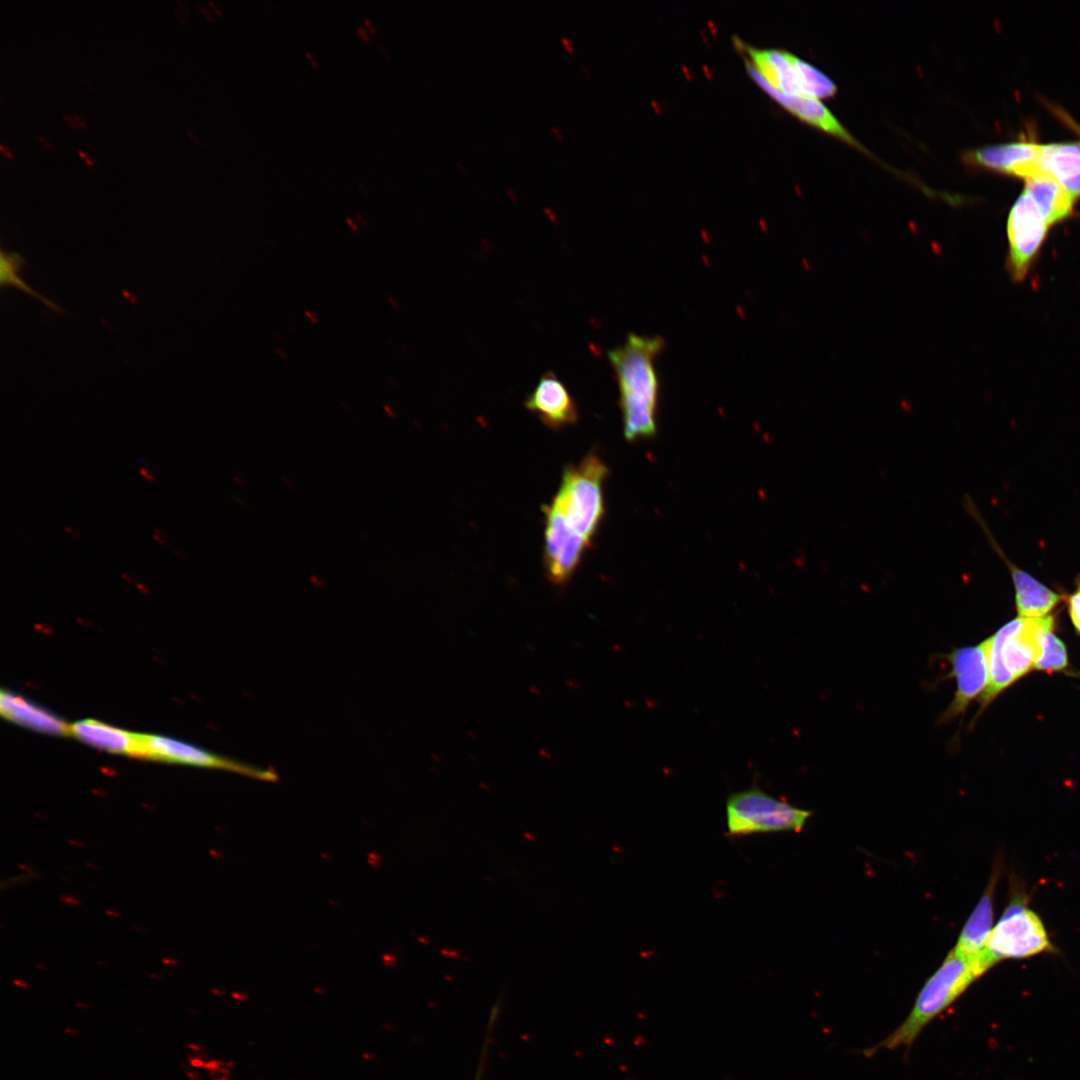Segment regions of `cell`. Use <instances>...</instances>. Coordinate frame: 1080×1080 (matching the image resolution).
Listing matches in <instances>:
<instances>
[{
    "label": "cell",
    "mask_w": 1080,
    "mask_h": 1080,
    "mask_svg": "<svg viewBox=\"0 0 1080 1080\" xmlns=\"http://www.w3.org/2000/svg\"><path fill=\"white\" fill-rule=\"evenodd\" d=\"M663 347L664 340L659 336L630 334L624 344L608 352L619 388L624 436L628 441L649 438L656 433L659 383L655 359Z\"/></svg>",
    "instance_id": "cell-1"
},
{
    "label": "cell",
    "mask_w": 1080,
    "mask_h": 1080,
    "mask_svg": "<svg viewBox=\"0 0 1080 1080\" xmlns=\"http://www.w3.org/2000/svg\"><path fill=\"white\" fill-rule=\"evenodd\" d=\"M608 472L592 451L578 464L565 465L556 494L542 506L544 525L590 548L605 515L603 485Z\"/></svg>",
    "instance_id": "cell-2"
},
{
    "label": "cell",
    "mask_w": 1080,
    "mask_h": 1080,
    "mask_svg": "<svg viewBox=\"0 0 1080 1080\" xmlns=\"http://www.w3.org/2000/svg\"><path fill=\"white\" fill-rule=\"evenodd\" d=\"M986 972L979 953L963 956L951 950L922 986L904 1021L881 1042L869 1048V1054L881 1049L909 1048L932 1020L949 1008Z\"/></svg>",
    "instance_id": "cell-3"
},
{
    "label": "cell",
    "mask_w": 1080,
    "mask_h": 1080,
    "mask_svg": "<svg viewBox=\"0 0 1080 1080\" xmlns=\"http://www.w3.org/2000/svg\"><path fill=\"white\" fill-rule=\"evenodd\" d=\"M1055 622L1053 615L1042 618L1018 617L985 639L989 681L980 696L983 711L1006 688L1034 670L1042 630Z\"/></svg>",
    "instance_id": "cell-4"
},
{
    "label": "cell",
    "mask_w": 1080,
    "mask_h": 1080,
    "mask_svg": "<svg viewBox=\"0 0 1080 1080\" xmlns=\"http://www.w3.org/2000/svg\"><path fill=\"white\" fill-rule=\"evenodd\" d=\"M729 836L799 832L812 812L775 798L757 786L731 793L726 800Z\"/></svg>",
    "instance_id": "cell-5"
},
{
    "label": "cell",
    "mask_w": 1080,
    "mask_h": 1080,
    "mask_svg": "<svg viewBox=\"0 0 1080 1080\" xmlns=\"http://www.w3.org/2000/svg\"><path fill=\"white\" fill-rule=\"evenodd\" d=\"M1024 894L1011 897L993 927L982 955L990 968L1001 960L1023 959L1054 950L1040 917L1028 909Z\"/></svg>",
    "instance_id": "cell-6"
},
{
    "label": "cell",
    "mask_w": 1080,
    "mask_h": 1080,
    "mask_svg": "<svg viewBox=\"0 0 1080 1080\" xmlns=\"http://www.w3.org/2000/svg\"><path fill=\"white\" fill-rule=\"evenodd\" d=\"M751 64L774 88L786 94L826 98L837 91L835 83L812 64L780 49L749 48Z\"/></svg>",
    "instance_id": "cell-7"
},
{
    "label": "cell",
    "mask_w": 1080,
    "mask_h": 1080,
    "mask_svg": "<svg viewBox=\"0 0 1080 1080\" xmlns=\"http://www.w3.org/2000/svg\"><path fill=\"white\" fill-rule=\"evenodd\" d=\"M1050 226L1034 200L1023 191L1007 221L1008 268L1014 280L1025 278Z\"/></svg>",
    "instance_id": "cell-8"
},
{
    "label": "cell",
    "mask_w": 1080,
    "mask_h": 1080,
    "mask_svg": "<svg viewBox=\"0 0 1080 1080\" xmlns=\"http://www.w3.org/2000/svg\"><path fill=\"white\" fill-rule=\"evenodd\" d=\"M137 757L205 768L224 769L261 780L273 781L277 779V775L271 770L258 768L212 753L193 744L161 735L140 734Z\"/></svg>",
    "instance_id": "cell-9"
},
{
    "label": "cell",
    "mask_w": 1080,
    "mask_h": 1080,
    "mask_svg": "<svg viewBox=\"0 0 1080 1080\" xmlns=\"http://www.w3.org/2000/svg\"><path fill=\"white\" fill-rule=\"evenodd\" d=\"M951 666L947 677L955 678L956 692L939 722L947 723L963 715L969 704L988 686L989 668L986 640L975 646L956 648L945 655Z\"/></svg>",
    "instance_id": "cell-10"
},
{
    "label": "cell",
    "mask_w": 1080,
    "mask_h": 1080,
    "mask_svg": "<svg viewBox=\"0 0 1080 1080\" xmlns=\"http://www.w3.org/2000/svg\"><path fill=\"white\" fill-rule=\"evenodd\" d=\"M524 406L553 431H561L575 425L580 416L575 399L552 371L541 376L535 388L526 397Z\"/></svg>",
    "instance_id": "cell-11"
},
{
    "label": "cell",
    "mask_w": 1080,
    "mask_h": 1080,
    "mask_svg": "<svg viewBox=\"0 0 1080 1080\" xmlns=\"http://www.w3.org/2000/svg\"><path fill=\"white\" fill-rule=\"evenodd\" d=\"M972 517L979 523L988 537L990 545L1008 567L1015 590L1018 617L1042 618L1048 616L1064 600V596L1049 589L1031 574L1013 564L991 536L988 526L983 521L979 511L974 512Z\"/></svg>",
    "instance_id": "cell-12"
},
{
    "label": "cell",
    "mask_w": 1080,
    "mask_h": 1080,
    "mask_svg": "<svg viewBox=\"0 0 1080 1080\" xmlns=\"http://www.w3.org/2000/svg\"><path fill=\"white\" fill-rule=\"evenodd\" d=\"M1041 144L1015 142L982 147L966 154L975 165L1025 179L1040 174Z\"/></svg>",
    "instance_id": "cell-13"
},
{
    "label": "cell",
    "mask_w": 1080,
    "mask_h": 1080,
    "mask_svg": "<svg viewBox=\"0 0 1080 1080\" xmlns=\"http://www.w3.org/2000/svg\"><path fill=\"white\" fill-rule=\"evenodd\" d=\"M746 67L754 81L792 114L810 125L855 145L858 148H862L819 99L783 93L770 85L750 62H746Z\"/></svg>",
    "instance_id": "cell-14"
},
{
    "label": "cell",
    "mask_w": 1080,
    "mask_h": 1080,
    "mask_svg": "<svg viewBox=\"0 0 1080 1080\" xmlns=\"http://www.w3.org/2000/svg\"><path fill=\"white\" fill-rule=\"evenodd\" d=\"M999 873V865H997L984 893L959 934L952 949L954 953L974 956L985 948L993 929V900Z\"/></svg>",
    "instance_id": "cell-15"
},
{
    "label": "cell",
    "mask_w": 1080,
    "mask_h": 1080,
    "mask_svg": "<svg viewBox=\"0 0 1080 1080\" xmlns=\"http://www.w3.org/2000/svg\"><path fill=\"white\" fill-rule=\"evenodd\" d=\"M1040 172L1056 180L1076 201L1080 197V143L1041 146Z\"/></svg>",
    "instance_id": "cell-16"
},
{
    "label": "cell",
    "mask_w": 1080,
    "mask_h": 1080,
    "mask_svg": "<svg viewBox=\"0 0 1080 1080\" xmlns=\"http://www.w3.org/2000/svg\"><path fill=\"white\" fill-rule=\"evenodd\" d=\"M70 734L78 740L116 754L137 757L140 734L117 728L93 719L80 720L70 725Z\"/></svg>",
    "instance_id": "cell-17"
},
{
    "label": "cell",
    "mask_w": 1080,
    "mask_h": 1080,
    "mask_svg": "<svg viewBox=\"0 0 1080 1080\" xmlns=\"http://www.w3.org/2000/svg\"><path fill=\"white\" fill-rule=\"evenodd\" d=\"M0 711L6 719L39 732L70 734V725L62 719L10 691H1Z\"/></svg>",
    "instance_id": "cell-18"
},
{
    "label": "cell",
    "mask_w": 1080,
    "mask_h": 1080,
    "mask_svg": "<svg viewBox=\"0 0 1080 1080\" xmlns=\"http://www.w3.org/2000/svg\"><path fill=\"white\" fill-rule=\"evenodd\" d=\"M1024 191L1034 200L1050 225L1062 221L1072 213L1075 200L1047 174L1040 173L1025 179Z\"/></svg>",
    "instance_id": "cell-19"
},
{
    "label": "cell",
    "mask_w": 1080,
    "mask_h": 1080,
    "mask_svg": "<svg viewBox=\"0 0 1080 1080\" xmlns=\"http://www.w3.org/2000/svg\"><path fill=\"white\" fill-rule=\"evenodd\" d=\"M25 258L16 251L1 250L0 253V285L4 289L6 287H13L18 289L30 297L40 301L44 306L61 314L63 312L62 307L55 303L50 298L40 294L33 289L20 275L21 270L25 267Z\"/></svg>",
    "instance_id": "cell-20"
},
{
    "label": "cell",
    "mask_w": 1080,
    "mask_h": 1080,
    "mask_svg": "<svg viewBox=\"0 0 1080 1080\" xmlns=\"http://www.w3.org/2000/svg\"><path fill=\"white\" fill-rule=\"evenodd\" d=\"M1055 622L1046 626L1039 639V653L1034 670L1044 672L1063 671L1068 666L1065 644L1055 634Z\"/></svg>",
    "instance_id": "cell-21"
},
{
    "label": "cell",
    "mask_w": 1080,
    "mask_h": 1080,
    "mask_svg": "<svg viewBox=\"0 0 1080 1080\" xmlns=\"http://www.w3.org/2000/svg\"><path fill=\"white\" fill-rule=\"evenodd\" d=\"M1067 602L1068 613L1076 631L1080 634V575L1076 579V587L1072 594L1064 596Z\"/></svg>",
    "instance_id": "cell-22"
},
{
    "label": "cell",
    "mask_w": 1080,
    "mask_h": 1080,
    "mask_svg": "<svg viewBox=\"0 0 1080 1080\" xmlns=\"http://www.w3.org/2000/svg\"><path fill=\"white\" fill-rule=\"evenodd\" d=\"M62 117L68 122L71 127L75 129H87L88 127L87 124L82 120V118L76 114H63Z\"/></svg>",
    "instance_id": "cell-23"
},
{
    "label": "cell",
    "mask_w": 1080,
    "mask_h": 1080,
    "mask_svg": "<svg viewBox=\"0 0 1080 1080\" xmlns=\"http://www.w3.org/2000/svg\"><path fill=\"white\" fill-rule=\"evenodd\" d=\"M176 3L180 7L175 8L173 10V12L177 16V18L181 21V23L186 24L187 23V16L189 14V10L187 9L185 3H183L182 1L177 0Z\"/></svg>",
    "instance_id": "cell-24"
},
{
    "label": "cell",
    "mask_w": 1080,
    "mask_h": 1080,
    "mask_svg": "<svg viewBox=\"0 0 1080 1080\" xmlns=\"http://www.w3.org/2000/svg\"><path fill=\"white\" fill-rule=\"evenodd\" d=\"M152 538H153V540L155 542H157L159 545H162V546H165L168 543L167 535L157 527L154 528Z\"/></svg>",
    "instance_id": "cell-25"
},
{
    "label": "cell",
    "mask_w": 1080,
    "mask_h": 1080,
    "mask_svg": "<svg viewBox=\"0 0 1080 1080\" xmlns=\"http://www.w3.org/2000/svg\"><path fill=\"white\" fill-rule=\"evenodd\" d=\"M138 471H139V474H140V475H141V476H142V477H143V478H144V479H145V480H146L147 482L153 483V482H155V481H156V475H155V474H154V473H153L152 471H150V470H149L148 468H146V467H140V468L138 469Z\"/></svg>",
    "instance_id": "cell-26"
},
{
    "label": "cell",
    "mask_w": 1080,
    "mask_h": 1080,
    "mask_svg": "<svg viewBox=\"0 0 1080 1080\" xmlns=\"http://www.w3.org/2000/svg\"><path fill=\"white\" fill-rule=\"evenodd\" d=\"M486 1048H487V1047H484V1049H483V1051H482V1054H481V1059H480V1063H479V1066H478V1070H477V1072H476V1075H475V1077H474V1080H482V1075H483V1067H484V1056H485V1051H486Z\"/></svg>",
    "instance_id": "cell-27"
},
{
    "label": "cell",
    "mask_w": 1080,
    "mask_h": 1080,
    "mask_svg": "<svg viewBox=\"0 0 1080 1080\" xmlns=\"http://www.w3.org/2000/svg\"><path fill=\"white\" fill-rule=\"evenodd\" d=\"M77 153L79 154V156H81L84 159L85 163L89 167H93L95 165V162L90 158V156L87 153H85L81 149H77Z\"/></svg>",
    "instance_id": "cell-28"
},
{
    "label": "cell",
    "mask_w": 1080,
    "mask_h": 1080,
    "mask_svg": "<svg viewBox=\"0 0 1080 1080\" xmlns=\"http://www.w3.org/2000/svg\"><path fill=\"white\" fill-rule=\"evenodd\" d=\"M357 32L364 42H368L370 40L369 31H367L364 27L359 26L357 28Z\"/></svg>",
    "instance_id": "cell-29"
},
{
    "label": "cell",
    "mask_w": 1080,
    "mask_h": 1080,
    "mask_svg": "<svg viewBox=\"0 0 1080 1080\" xmlns=\"http://www.w3.org/2000/svg\"><path fill=\"white\" fill-rule=\"evenodd\" d=\"M64 530H65V532L67 534H69L72 537H75V538H80L81 537V532L78 531L77 529H75L74 527H70V526L66 525V526H64Z\"/></svg>",
    "instance_id": "cell-30"
},
{
    "label": "cell",
    "mask_w": 1080,
    "mask_h": 1080,
    "mask_svg": "<svg viewBox=\"0 0 1080 1080\" xmlns=\"http://www.w3.org/2000/svg\"><path fill=\"white\" fill-rule=\"evenodd\" d=\"M198 8H199V9H200V11H201V12H202V13H203V14L205 15V17H206L207 19H209V20H214V17H213V15L211 14V12L209 11V9H208V8H206L205 6H203V5H201V4H198Z\"/></svg>",
    "instance_id": "cell-31"
},
{
    "label": "cell",
    "mask_w": 1080,
    "mask_h": 1080,
    "mask_svg": "<svg viewBox=\"0 0 1080 1080\" xmlns=\"http://www.w3.org/2000/svg\"><path fill=\"white\" fill-rule=\"evenodd\" d=\"M0 151L2 152V154H4V155H5L6 157H8V158H10V159L14 158V155H13V153H12V152H11V151L9 150V148H8V147H7V146H6L5 144H3V143H2V144H0Z\"/></svg>",
    "instance_id": "cell-32"
},
{
    "label": "cell",
    "mask_w": 1080,
    "mask_h": 1080,
    "mask_svg": "<svg viewBox=\"0 0 1080 1080\" xmlns=\"http://www.w3.org/2000/svg\"><path fill=\"white\" fill-rule=\"evenodd\" d=\"M36 138L40 142V144H42V146H44L45 148H47V149L52 148V145L43 136L37 135Z\"/></svg>",
    "instance_id": "cell-33"
},
{
    "label": "cell",
    "mask_w": 1080,
    "mask_h": 1080,
    "mask_svg": "<svg viewBox=\"0 0 1080 1080\" xmlns=\"http://www.w3.org/2000/svg\"><path fill=\"white\" fill-rule=\"evenodd\" d=\"M561 41H562V44L564 45V47H565V48H566L567 50H569V51H572V50H573V46H572V43H571V41H570V39H569V38H567V37H562Z\"/></svg>",
    "instance_id": "cell-34"
},
{
    "label": "cell",
    "mask_w": 1080,
    "mask_h": 1080,
    "mask_svg": "<svg viewBox=\"0 0 1080 1080\" xmlns=\"http://www.w3.org/2000/svg\"><path fill=\"white\" fill-rule=\"evenodd\" d=\"M364 22H365L366 26L368 27L369 32H371V33L376 32V28H375V26L373 25V23L371 22L370 19L364 18Z\"/></svg>",
    "instance_id": "cell-35"
},
{
    "label": "cell",
    "mask_w": 1080,
    "mask_h": 1080,
    "mask_svg": "<svg viewBox=\"0 0 1080 1080\" xmlns=\"http://www.w3.org/2000/svg\"><path fill=\"white\" fill-rule=\"evenodd\" d=\"M346 222L351 227V229L353 231H357L359 229V226L357 225V223L353 219H351L350 217L346 218Z\"/></svg>",
    "instance_id": "cell-36"
},
{
    "label": "cell",
    "mask_w": 1080,
    "mask_h": 1080,
    "mask_svg": "<svg viewBox=\"0 0 1080 1080\" xmlns=\"http://www.w3.org/2000/svg\"><path fill=\"white\" fill-rule=\"evenodd\" d=\"M208 3L213 8V10L216 12V14L221 17L222 16V11L219 8L218 4L213 2V1H209Z\"/></svg>",
    "instance_id": "cell-37"
},
{
    "label": "cell",
    "mask_w": 1080,
    "mask_h": 1080,
    "mask_svg": "<svg viewBox=\"0 0 1080 1080\" xmlns=\"http://www.w3.org/2000/svg\"><path fill=\"white\" fill-rule=\"evenodd\" d=\"M305 55H306L307 59H308V60L310 61V63H311V64H312L313 66H316V67L318 66V62H317V60L315 59V57H314V55H313V54H311L310 52H306V53H305Z\"/></svg>",
    "instance_id": "cell-38"
},
{
    "label": "cell",
    "mask_w": 1080,
    "mask_h": 1080,
    "mask_svg": "<svg viewBox=\"0 0 1080 1080\" xmlns=\"http://www.w3.org/2000/svg\"><path fill=\"white\" fill-rule=\"evenodd\" d=\"M173 552H174V554H175V555H176V556H177V557H178V558H179L180 560H184V559H185V555H184V553H181V551H179V550L175 549V550H174Z\"/></svg>",
    "instance_id": "cell-39"
},
{
    "label": "cell",
    "mask_w": 1080,
    "mask_h": 1080,
    "mask_svg": "<svg viewBox=\"0 0 1080 1080\" xmlns=\"http://www.w3.org/2000/svg\"><path fill=\"white\" fill-rule=\"evenodd\" d=\"M306 315L309 317L310 321H312L314 323H317L318 319L315 317L314 314H311L310 312H306Z\"/></svg>",
    "instance_id": "cell-40"
},
{
    "label": "cell",
    "mask_w": 1080,
    "mask_h": 1080,
    "mask_svg": "<svg viewBox=\"0 0 1080 1080\" xmlns=\"http://www.w3.org/2000/svg\"><path fill=\"white\" fill-rule=\"evenodd\" d=\"M121 576H122L123 579H125L127 581L131 580V578H130V576L128 574L122 573Z\"/></svg>",
    "instance_id": "cell-41"
},
{
    "label": "cell",
    "mask_w": 1080,
    "mask_h": 1080,
    "mask_svg": "<svg viewBox=\"0 0 1080 1080\" xmlns=\"http://www.w3.org/2000/svg\"><path fill=\"white\" fill-rule=\"evenodd\" d=\"M553 131L555 132V134L557 135V137H560V136H559V134L561 135V132H559V131H558V130L556 129V127H553Z\"/></svg>",
    "instance_id": "cell-42"
},
{
    "label": "cell",
    "mask_w": 1080,
    "mask_h": 1080,
    "mask_svg": "<svg viewBox=\"0 0 1080 1080\" xmlns=\"http://www.w3.org/2000/svg\"><path fill=\"white\" fill-rule=\"evenodd\" d=\"M1078 675L1080 676V673Z\"/></svg>",
    "instance_id": "cell-43"
}]
</instances>
